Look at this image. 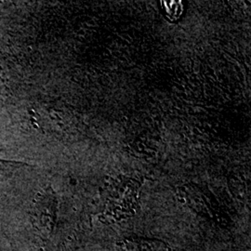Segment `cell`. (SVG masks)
Instances as JSON below:
<instances>
[{"label":"cell","instance_id":"6da1fadb","mask_svg":"<svg viewBox=\"0 0 251 251\" xmlns=\"http://www.w3.org/2000/svg\"><path fill=\"white\" fill-rule=\"evenodd\" d=\"M30 220L44 240L51 236L57 223V200L51 189L36 196L30 210Z\"/></svg>","mask_w":251,"mask_h":251},{"label":"cell","instance_id":"7a4b0ae2","mask_svg":"<svg viewBox=\"0 0 251 251\" xmlns=\"http://www.w3.org/2000/svg\"><path fill=\"white\" fill-rule=\"evenodd\" d=\"M123 246L127 251H171L163 242L144 238L127 239Z\"/></svg>","mask_w":251,"mask_h":251},{"label":"cell","instance_id":"3957f363","mask_svg":"<svg viewBox=\"0 0 251 251\" xmlns=\"http://www.w3.org/2000/svg\"><path fill=\"white\" fill-rule=\"evenodd\" d=\"M25 166L27 165L23 162L4 160L0 158V181L10 179L16 171L21 170Z\"/></svg>","mask_w":251,"mask_h":251}]
</instances>
